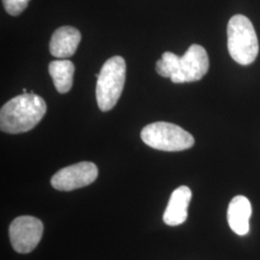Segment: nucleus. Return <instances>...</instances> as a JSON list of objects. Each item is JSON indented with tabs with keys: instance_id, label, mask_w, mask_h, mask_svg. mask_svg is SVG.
Here are the masks:
<instances>
[{
	"instance_id": "13",
	"label": "nucleus",
	"mask_w": 260,
	"mask_h": 260,
	"mask_svg": "<svg viewBox=\"0 0 260 260\" xmlns=\"http://www.w3.org/2000/svg\"><path fill=\"white\" fill-rule=\"evenodd\" d=\"M22 92H23V93H27V90L24 88V89L22 90Z\"/></svg>"
},
{
	"instance_id": "3",
	"label": "nucleus",
	"mask_w": 260,
	"mask_h": 260,
	"mask_svg": "<svg viewBox=\"0 0 260 260\" xmlns=\"http://www.w3.org/2000/svg\"><path fill=\"white\" fill-rule=\"evenodd\" d=\"M228 48L233 60L247 66L258 54V40L251 20L243 15H235L228 23Z\"/></svg>"
},
{
	"instance_id": "8",
	"label": "nucleus",
	"mask_w": 260,
	"mask_h": 260,
	"mask_svg": "<svg viewBox=\"0 0 260 260\" xmlns=\"http://www.w3.org/2000/svg\"><path fill=\"white\" fill-rule=\"evenodd\" d=\"M192 199V191L187 186L177 188L170 197L167 208L163 215L164 223L176 226L184 223L188 217V207Z\"/></svg>"
},
{
	"instance_id": "2",
	"label": "nucleus",
	"mask_w": 260,
	"mask_h": 260,
	"mask_svg": "<svg viewBox=\"0 0 260 260\" xmlns=\"http://www.w3.org/2000/svg\"><path fill=\"white\" fill-rule=\"evenodd\" d=\"M209 69V59L204 47L192 45L181 57L173 52H164L156 62V72L174 83L195 82L201 80Z\"/></svg>"
},
{
	"instance_id": "1",
	"label": "nucleus",
	"mask_w": 260,
	"mask_h": 260,
	"mask_svg": "<svg viewBox=\"0 0 260 260\" xmlns=\"http://www.w3.org/2000/svg\"><path fill=\"white\" fill-rule=\"evenodd\" d=\"M47 112L46 102L33 92L15 96L0 111V128L10 134L33 129Z\"/></svg>"
},
{
	"instance_id": "11",
	"label": "nucleus",
	"mask_w": 260,
	"mask_h": 260,
	"mask_svg": "<svg viewBox=\"0 0 260 260\" xmlns=\"http://www.w3.org/2000/svg\"><path fill=\"white\" fill-rule=\"evenodd\" d=\"M56 90L60 93H68L74 83L75 65L70 60H55L48 66Z\"/></svg>"
},
{
	"instance_id": "10",
	"label": "nucleus",
	"mask_w": 260,
	"mask_h": 260,
	"mask_svg": "<svg viewBox=\"0 0 260 260\" xmlns=\"http://www.w3.org/2000/svg\"><path fill=\"white\" fill-rule=\"evenodd\" d=\"M251 211V203L246 197L233 198L228 208V222L233 233L240 236L249 233Z\"/></svg>"
},
{
	"instance_id": "9",
	"label": "nucleus",
	"mask_w": 260,
	"mask_h": 260,
	"mask_svg": "<svg viewBox=\"0 0 260 260\" xmlns=\"http://www.w3.org/2000/svg\"><path fill=\"white\" fill-rule=\"evenodd\" d=\"M81 41L79 30L72 26H62L53 33L50 43V53L57 58H69L74 55Z\"/></svg>"
},
{
	"instance_id": "6",
	"label": "nucleus",
	"mask_w": 260,
	"mask_h": 260,
	"mask_svg": "<svg viewBox=\"0 0 260 260\" xmlns=\"http://www.w3.org/2000/svg\"><path fill=\"white\" fill-rule=\"evenodd\" d=\"M44 233V224L33 216H19L10 224V241L19 253H29L37 247Z\"/></svg>"
},
{
	"instance_id": "12",
	"label": "nucleus",
	"mask_w": 260,
	"mask_h": 260,
	"mask_svg": "<svg viewBox=\"0 0 260 260\" xmlns=\"http://www.w3.org/2000/svg\"><path fill=\"white\" fill-rule=\"evenodd\" d=\"M30 0H2L4 8L11 16H19L26 9Z\"/></svg>"
},
{
	"instance_id": "7",
	"label": "nucleus",
	"mask_w": 260,
	"mask_h": 260,
	"mask_svg": "<svg viewBox=\"0 0 260 260\" xmlns=\"http://www.w3.org/2000/svg\"><path fill=\"white\" fill-rule=\"evenodd\" d=\"M98 176L95 164L84 161L58 171L51 178V185L58 191H73L92 184Z\"/></svg>"
},
{
	"instance_id": "5",
	"label": "nucleus",
	"mask_w": 260,
	"mask_h": 260,
	"mask_svg": "<svg viewBox=\"0 0 260 260\" xmlns=\"http://www.w3.org/2000/svg\"><path fill=\"white\" fill-rule=\"evenodd\" d=\"M143 142L152 149L163 151H181L194 146V137L177 124L156 121L145 126L141 132Z\"/></svg>"
},
{
	"instance_id": "4",
	"label": "nucleus",
	"mask_w": 260,
	"mask_h": 260,
	"mask_svg": "<svg viewBox=\"0 0 260 260\" xmlns=\"http://www.w3.org/2000/svg\"><path fill=\"white\" fill-rule=\"evenodd\" d=\"M126 76V65L121 56H114L103 66L96 82V102L100 109L109 111L121 96Z\"/></svg>"
}]
</instances>
